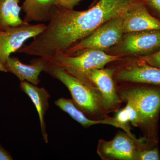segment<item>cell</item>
<instances>
[{"label": "cell", "instance_id": "cell-1", "mask_svg": "<svg viewBox=\"0 0 160 160\" xmlns=\"http://www.w3.org/2000/svg\"><path fill=\"white\" fill-rule=\"evenodd\" d=\"M141 1L98 0L85 11L56 7L43 31L18 52L51 61L58 55L66 52L108 20L123 15Z\"/></svg>", "mask_w": 160, "mask_h": 160}, {"label": "cell", "instance_id": "cell-2", "mask_svg": "<svg viewBox=\"0 0 160 160\" xmlns=\"http://www.w3.org/2000/svg\"><path fill=\"white\" fill-rule=\"evenodd\" d=\"M117 88L118 94L128 97L135 103L141 118L139 128L146 142L157 146L160 113V86L143 83H123Z\"/></svg>", "mask_w": 160, "mask_h": 160}, {"label": "cell", "instance_id": "cell-3", "mask_svg": "<svg viewBox=\"0 0 160 160\" xmlns=\"http://www.w3.org/2000/svg\"><path fill=\"white\" fill-rule=\"evenodd\" d=\"M44 71L67 87L75 105L87 117L92 120L109 118L103 111L101 95L94 86L50 62Z\"/></svg>", "mask_w": 160, "mask_h": 160}, {"label": "cell", "instance_id": "cell-4", "mask_svg": "<svg viewBox=\"0 0 160 160\" xmlns=\"http://www.w3.org/2000/svg\"><path fill=\"white\" fill-rule=\"evenodd\" d=\"M160 48V30L132 32L123 34L119 42L108 49V54L123 58H139Z\"/></svg>", "mask_w": 160, "mask_h": 160}, {"label": "cell", "instance_id": "cell-5", "mask_svg": "<svg viewBox=\"0 0 160 160\" xmlns=\"http://www.w3.org/2000/svg\"><path fill=\"white\" fill-rule=\"evenodd\" d=\"M123 59L118 56L108 54L102 50L88 49L79 50L70 55H58L50 62L73 74L102 69L109 63Z\"/></svg>", "mask_w": 160, "mask_h": 160}, {"label": "cell", "instance_id": "cell-6", "mask_svg": "<svg viewBox=\"0 0 160 160\" xmlns=\"http://www.w3.org/2000/svg\"><path fill=\"white\" fill-rule=\"evenodd\" d=\"M155 146L144 138L138 139L125 132L119 131L111 140H99L97 152L103 160H137L140 150Z\"/></svg>", "mask_w": 160, "mask_h": 160}, {"label": "cell", "instance_id": "cell-7", "mask_svg": "<svg viewBox=\"0 0 160 160\" xmlns=\"http://www.w3.org/2000/svg\"><path fill=\"white\" fill-rule=\"evenodd\" d=\"M114 72L113 69L103 68L71 74L98 89L101 95L103 111L107 114L118 111L123 102L118 94L115 85Z\"/></svg>", "mask_w": 160, "mask_h": 160}, {"label": "cell", "instance_id": "cell-8", "mask_svg": "<svg viewBox=\"0 0 160 160\" xmlns=\"http://www.w3.org/2000/svg\"><path fill=\"white\" fill-rule=\"evenodd\" d=\"M123 15L108 20L91 34L63 53L70 55L79 50L88 49H98L106 52L117 44L124 34Z\"/></svg>", "mask_w": 160, "mask_h": 160}, {"label": "cell", "instance_id": "cell-9", "mask_svg": "<svg viewBox=\"0 0 160 160\" xmlns=\"http://www.w3.org/2000/svg\"><path fill=\"white\" fill-rule=\"evenodd\" d=\"M46 27L44 23L32 25L24 22L0 30V71L6 72L5 66L10 54L18 51L27 40L40 34Z\"/></svg>", "mask_w": 160, "mask_h": 160}, {"label": "cell", "instance_id": "cell-10", "mask_svg": "<svg viewBox=\"0 0 160 160\" xmlns=\"http://www.w3.org/2000/svg\"><path fill=\"white\" fill-rule=\"evenodd\" d=\"M122 66L114 69V81L123 83H143L160 86V69L138 58H124Z\"/></svg>", "mask_w": 160, "mask_h": 160}, {"label": "cell", "instance_id": "cell-11", "mask_svg": "<svg viewBox=\"0 0 160 160\" xmlns=\"http://www.w3.org/2000/svg\"><path fill=\"white\" fill-rule=\"evenodd\" d=\"M82 0H25L22 9L25 13L23 21L47 22L56 7L73 8Z\"/></svg>", "mask_w": 160, "mask_h": 160}, {"label": "cell", "instance_id": "cell-12", "mask_svg": "<svg viewBox=\"0 0 160 160\" xmlns=\"http://www.w3.org/2000/svg\"><path fill=\"white\" fill-rule=\"evenodd\" d=\"M124 33L132 32L160 30V20L149 12L142 1L135 4L123 15Z\"/></svg>", "mask_w": 160, "mask_h": 160}, {"label": "cell", "instance_id": "cell-13", "mask_svg": "<svg viewBox=\"0 0 160 160\" xmlns=\"http://www.w3.org/2000/svg\"><path fill=\"white\" fill-rule=\"evenodd\" d=\"M50 61L45 58L32 59L29 65L23 64L18 58L9 57L5 66L6 72L15 75L21 82L26 81L38 86L40 82L39 76Z\"/></svg>", "mask_w": 160, "mask_h": 160}, {"label": "cell", "instance_id": "cell-14", "mask_svg": "<svg viewBox=\"0 0 160 160\" xmlns=\"http://www.w3.org/2000/svg\"><path fill=\"white\" fill-rule=\"evenodd\" d=\"M20 87L21 90L29 97L36 108L39 117L42 137L45 142L47 143L49 140L44 117L49 109L50 94L43 87L39 88L26 81L21 82Z\"/></svg>", "mask_w": 160, "mask_h": 160}, {"label": "cell", "instance_id": "cell-15", "mask_svg": "<svg viewBox=\"0 0 160 160\" xmlns=\"http://www.w3.org/2000/svg\"><path fill=\"white\" fill-rule=\"evenodd\" d=\"M55 104L61 110L68 113L73 120L81 124L84 128H89L92 126L98 124H103L120 128V126L116 121L115 118L109 117L100 120H92L89 118L82 112L78 109L72 99L60 98L55 102Z\"/></svg>", "mask_w": 160, "mask_h": 160}, {"label": "cell", "instance_id": "cell-16", "mask_svg": "<svg viewBox=\"0 0 160 160\" xmlns=\"http://www.w3.org/2000/svg\"><path fill=\"white\" fill-rule=\"evenodd\" d=\"M20 0H0V30L15 27L25 22L20 17Z\"/></svg>", "mask_w": 160, "mask_h": 160}, {"label": "cell", "instance_id": "cell-17", "mask_svg": "<svg viewBox=\"0 0 160 160\" xmlns=\"http://www.w3.org/2000/svg\"><path fill=\"white\" fill-rule=\"evenodd\" d=\"M123 101L126 102V107L124 108L129 116V122L135 127L139 128L141 124V118L138 109L134 102L128 97H120Z\"/></svg>", "mask_w": 160, "mask_h": 160}, {"label": "cell", "instance_id": "cell-18", "mask_svg": "<svg viewBox=\"0 0 160 160\" xmlns=\"http://www.w3.org/2000/svg\"><path fill=\"white\" fill-rule=\"evenodd\" d=\"M116 121L120 126V129H122L127 134L131 137H134L130 131L129 126V119L126 110L124 108L117 112L115 117Z\"/></svg>", "mask_w": 160, "mask_h": 160}, {"label": "cell", "instance_id": "cell-19", "mask_svg": "<svg viewBox=\"0 0 160 160\" xmlns=\"http://www.w3.org/2000/svg\"><path fill=\"white\" fill-rule=\"evenodd\" d=\"M160 154L158 146L140 150L137 160H159Z\"/></svg>", "mask_w": 160, "mask_h": 160}, {"label": "cell", "instance_id": "cell-20", "mask_svg": "<svg viewBox=\"0 0 160 160\" xmlns=\"http://www.w3.org/2000/svg\"><path fill=\"white\" fill-rule=\"evenodd\" d=\"M149 12L160 20V0H142Z\"/></svg>", "mask_w": 160, "mask_h": 160}, {"label": "cell", "instance_id": "cell-21", "mask_svg": "<svg viewBox=\"0 0 160 160\" xmlns=\"http://www.w3.org/2000/svg\"><path fill=\"white\" fill-rule=\"evenodd\" d=\"M138 58L148 65L160 69V48L153 53Z\"/></svg>", "mask_w": 160, "mask_h": 160}, {"label": "cell", "instance_id": "cell-22", "mask_svg": "<svg viewBox=\"0 0 160 160\" xmlns=\"http://www.w3.org/2000/svg\"><path fill=\"white\" fill-rule=\"evenodd\" d=\"M13 158L9 152L0 145V160H12Z\"/></svg>", "mask_w": 160, "mask_h": 160}]
</instances>
